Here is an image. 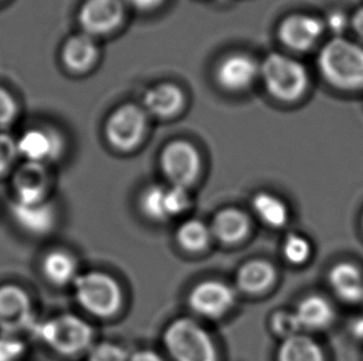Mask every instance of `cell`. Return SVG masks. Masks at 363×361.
Here are the masks:
<instances>
[{
	"label": "cell",
	"instance_id": "9c48e42d",
	"mask_svg": "<svg viewBox=\"0 0 363 361\" xmlns=\"http://www.w3.org/2000/svg\"><path fill=\"white\" fill-rule=\"evenodd\" d=\"M50 190L51 175L45 164L23 160L10 175L11 200L16 203L36 205L49 200Z\"/></svg>",
	"mask_w": 363,
	"mask_h": 361
},
{
	"label": "cell",
	"instance_id": "d6a6232c",
	"mask_svg": "<svg viewBox=\"0 0 363 361\" xmlns=\"http://www.w3.org/2000/svg\"><path fill=\"white\" fill-rule=\"evenodd\" d=\"M347 18L344 13H340V11H333L328 15V19H326V25L333 33L335 34H341L346 26H347Z\"/></svg>",
	"mask_w": 363,
	"mask_h": 361
},
{
	"label": "cell",
	"instance_id": "4dcf8cb0",
	"mask_svg": "<svg viewBox=\"0 0 363 361\" xmlns=\"http://www.w3.org/2000/svg\"><path fill=\"white\" fill-rule=\"evenodd\" d=\"M26 344L19 336L0 334V361H21Z\"/></svg>",
	"mask_w": 363,
	"mask_h": 361
},
{
	"label": "cell",
	"instance_id": "4316f807",
	"mask_svg": "<svg viewBox=\"0 0 363 361\" xmlns=\"http://www.w3.org/2000/svg\"><path fill=\"white\" fill-rule=\"evenodd\" d=\"M311 255L313 246L304 235L293 233L285 238L283 243V256L289 264L294 266L306 264Z\"/></svg>",
	"mask_w": 363,
	"mask_h": 361
},
{
	"label": "cell",
	"instance_id": "52a82bcc",
	"mask_svg": "<svg viewBox=\"0 0 363 361\" xmlns=\"http://www.w3.org/2000/svg\"><path fill=\"white\" fill-rule=\"evenodd\" d=\"M160 167L170 185L187 190L200 176L201 156L191 142L175 140L162 149Z\"/></svg>",
	"mask_w": 363,
	"mask_h": 361
},
{
	"label": "cell",
	"instance_id": "8992f818",
	"mask_svg": "<svg viewBox=\"0 0 363 361\" xmlns=\"http://www.w3.org/2000/svg\"><path fill=\"white\" fill-rule=\"evenodd\" d=\"M35 327L34 304L29 292L18 283H0V334L20 337Z\"/></svg>",
	"mask_w": 363,
	"mask_h": 361
},
{
	"label": "cell",
	"instance_id": "8d00e7d4",
	"mask_svg": "<svg viewBox=\"0 0 363 361\" xmlns=\"http://www.w3.org/2000/svg\"><path fill=\"white\" fill-rule=\"evenodd\" d=\"M354 333L357 337L363 338V317L354 321Z\"/></svg>",
	"mask_w": 363,
	"mask_h": 361
},
{
	"label": "cell",
	"instance_id": "d6986e66",
	"mask_svg": "<svg viewBox=\"0 0 363 361\" xmlns=\"http://www.w3.org/2000/svg\"><path fill=\"white\" fill-rule=\"evenodd\" d=\"M210 230L212 238L222 244H240L250 235V220L243 210L225 208L213 217Z\"/></svg>",
	"mask_w": 363,
	"mask_h": 361
},
{
	"label": "cell",
	"instance_id": "6da1fadb",
	"mask_svg": "<svg viewBox=\"0 0 363 361\" xmlns=\"http://www.w3.org/2000/svg\"><path fill=\"white\" fill-rule=\"evenodd\" d=\"M319 67L325 79L336 87L359 88L363 86V47L335 38L321 50Z\"/></svg>",
	"mask_w": 363,
	"mask_h": 361
},
{
	"label": "cell",
	"instance_id": "1f68e13d",
	"mask_svg": "<svg viewBox=\"0 0 363 361\" xmlns=\"http://www.w3.org/2000/svg\"><path fill=\"white\" fill-rule=\"evenodd\" d=\"M19 114V105L14 96L0 86V130L10 127Z\"/></svg>",
	"mask_w": 363,
	"mask_h": 361
},
{
	"label": "cell",
	"instance_id": "7402d4cb",
	"mask_svg": "<svg viewBox=\"0 0 363 361\" xmlns=\"http://www.w3.org/2000/svg\"><path fill=\"white\" fill-rule=\"evenodd\" d=\"M184 103L182 88L169 82L154 86L144 96V107L155 117H172L182 110Z\"/></svg>",
	"mask_w": 363,
	"mask_h": 361
},
{
	"label": "cell",
	"instance_id": "3957f363",
	"mask_svg": "<svg viewBox=\"0 0 363 361\" xmlns=\"http://www.w3.org/2000/svg\"><path fill=\"white\" fill-rule=\"evenodd\" d=\"M40 340L52 352L72 357L91 349L94 329L84 319L62 313L38 324L34 329Z\"/></svg>",
	"mask_w": 363,
	"mask_h": 361
},
{
	"label": "cell",
	"instance_id": "484cf974",
	"mask_svg": "<svg viewBox=\"0 0 363 361\" xmlns=\"http://www.w3.org/2000/svg\"><path fill=\"white\" fill-rule=\"evenodd\" d=\"M211 238L210 225L202 220H186L177 230V244L187 253H201L208 246Z\"/></svg>",
	"mask_w": 363,
	"mask_h": 361
},
{
	"label": "cell",
	"instance_id": "cb8c5ba5",
	"mask_svg": "<svg viewBox=\"0 0 363 361\" xmlns=\"http://www.w3.org/2000/svg\"><path fill=\"white\" fill-rule=\"evenodd\" d=\"M252 210L262 223L273 229H280L289 222L288 205L278 195L270 192H258L253 195Z\"/></svg>",
	"mask_w": 363,
	"mask_h": 361
},
{
	"label": "cell",
	"instance_id": "d590c367",
	"mask_svg": "<svg viewBox=\"0 0 363 361\" xmlns=\"http://www.w3.org/2000/svg\"><path fill=\"white\" fill-rule=\"evenodd\" d=\"M352 26L356 33L363 39V8L357 10L352 18Z\"/></svg>",
	"mask_w": 363,
	"mask_h": 361
},
{
	"label": "cell",
	"instance_id": "30bf717a",
	"mask_svg": "<svg viewBox=\"0 0 363 361\" xmlns=\"http://www.w3.org/2000/svg\"><path fill=\"white\" fill-rule=\"evenodd\" d=\"M187 302L197 316L217 319L233 308L236 303V291L223 281L206 280L192 287Z\"/></svg>",
	"mask_w": 363,
	"mask_h": 361
},
{
	"label": "cell",
	"instance_id": "f546056e",
	"mask_svg": "<svg viewBox=\"0 0 363 361\" xmlns=\"http://www.w3.org/2000/svg\"><path fill=\"white\" fill-rule=\"evenodd\" d=\"M89 361H129V355L118 344L102 342L91 347Z\"/></svg>",
	"mask_w": 363,
	"mask_h": 361
},
{
	"label": "cell",
	"instance_id": "e0dca14e",
	"mask_svg": "<svg viewBox=\"0 0 363 361\" xmlns=\"http://www.w3.org/2000/svg\"><path fill=\"white\" fill-rule=\"evenodd\" d=\"M324 25L314 16L295 14L288 16L279 28V38L288 47L304 51L319 40Z\"/></svg>",
	"mask_w": 363,
	"mask_h": 361
},
{
	"label": "cell",
	"instance_id": "5bb4252c",
	"mask_svg": "<svg viewBox=\"0 0 363 361\" xmlns=\"http://www.w3.org/2000/svg\"><path fill=\"white\" fill-rule=\"evenodd\" d=\"M124 18L122 0H86L79 10V23L86 34L106 35L117 29Z\"/></svg>",
	"mask_w": 363,
	"mask_h": 361
},
{
	"label": "cell",
	"instance_id": "9a60e30c",
	"mask_svg": "<svg viewBox=\"0 0 363 361\" xmlns=\"http://www.w3.org/2000/svg\"><path fill=\"white\" fill-rule=\"evenodd\" d=\"M259 72V66L250 55L233 54L218 64L216 79L222 88L240 92L252 86Z\"/></svg>",
	"mask_w": 363,
	"mask_h": 361
},
{
	"label": "cell",
	"instance_id": "5b68a950",
	"mask_svg": "<svg viewBox=\"0 0 363 361\" xmlns=\"http://www.w3.org/2000/svg\"><path fill=\"white\" fill-rule=\"evenodd\" d=\"M260 74L268 92L283 102L296 101L309 84L304 66L285 55H269L260 66Z\"/></svg>",
	"mask_w": 363,
	"mask_h": 361
},
{
	"label": "cell",
	"instance_id": "4fadbf2b",
	"mask_svg": "<svg viewBox=\"0 0 363 361\" xmlns=\"http://www.w3.org/2000/svg\"><path fill=\"white\" fill-rule=\"evenodd\" d=\"M9 215L23 233L38 238L49 235L57 223V210L50 200L36 205H21L10 200Z\"/></svg>",
	"mask_w": 363,
	"mask_h": 361
},
{
	"label": "cell",
	"instance_id": "83f0119b",
	"mask_svg": "<svg viewBox=\"0 0 363 361\" xmlns=\"http://www.w3.org/2000/svg\"><path fill=\"white\" fill-rule=\"evenodd\" d=\"M19 159L18 140L9 132L0 130V178L11 175Z\"/></svg>",
	"mask_w": 363,
	"mask_h": 361
},
{
	"label": "cell",
	"instance_id": "836d02e7",
	"mask_svg": "<svg viewBox=\"0 0 363 361\" xmlns=\"http://www.w3.org/2000/svg\"><path fill=\"white\" fill-rule=\"evenodd\" d=\"M129 361H165L159 354L152 350H138L132 357H129Z\"/></svg>",
	"mask_w": 363,
	"mask_h": 361
},
{
	"label": "cell",
	"instance_id": "7c38bea8",
	"mask_svg": "<svg viewBox=\"0 0 363 361\" xmlns=\"http://www.w3.org/2000/svg\"><path fill=\"white\" fill-rule=\"evenodd\" d=\"M16 140L20 157L25 161L49 165L57 160L64 150V142L59 132L48 127H30Z\"/></svg>",
	"mask_w": 363,
	"mask_h": 361
},
{
	"label": "cell",
	"instance_id": "ba28073f",
	"mask_svg": "<svg viewBox=\"0 0 363 361\" xmlns=\"http://www.w3.org/2000/svg\"><path fill=\"white\" fill-rule=\"evenodd\" d=\"M147 124V115L142 108L124 104L116 109L106 122V137L119 151H132L142 142Z\"/></svg>",
	"mask_w": 363,
	"mask_h": 361
},
{
	"label": "cell",
	"instance_id": "277c9868",
	"mask_svg": "<svg viewBox=\"0 0 363 361\" xmlns=\"http://www.w3.org/2000/svg\"><path fill=\"white\" fill-rule=\"evenodd\" d=\"M72 286L77 303L94 317H112L122 307V288L118 281L108 273H79Z\"/></svg>",
	"mask_w": 363,
	"mask_h": 361
},
{
	"label": "cell",
	"instance_id": "ffe728a7",
	"mask_svg": "<svg viewBox=\"0 0 363 361\" xmlns=\"http://www.w3.org/2000/svg\"><path fill=\"white\" fill-rule=\"evenodd\" d=\"M274 265L267 260H250L242 265L236 273L237 288L245 294H260L277 281Z\"/></svg>",
	"mask_w": 363,
	"mask_h": 361
},
{
	"label": "cell",
	"instance_id": "7a4b0ae2",
	"mask_svg": "<svg viewBox=\"0 0 363 361\" xmlns=\"http://www.w3.org/2000/svg\"><path fill=\"white\" fill-rule=\"evenodd\" d=\"M164 347L174 361H218L216 345L199 323L177 318L162 334Z\"/></svg>",
	"mask_w": 363,
	"mask_h": 361
},
{
	"label": "cell",
	"instance_id": "ac0fdd59",
	"mask_svg": "<svg viewBox=\"0 0 363 361\" xmlns=\"http://www.w3.org/2000/svg\"><path fill=\"white\" fill-rule=\"evenodd\" d=\"M301 331L318 332L333 326L336 318L334 304L321 294H309L300 301L294 311Z\"/></svg>",
	"mask_w": 363,
	"mask_h": 361
},
{
	"label": "cell",
	"instance_id": "44dd1931",
	"mask_svg": "<svg viewBox=\"0 0 363 361\" xmlns=\"http://www.w3.org/2000/svg\"><path fill=\"white\" fill-rule=\"evenodd\" d=\"M41 273L55 286L72 285L79 276V265L72 254L61 249L50 250L40 263Z\"/></svg>",
	"mask_w": 363,
	"mask_h": 361
},
{
	"label": "cell",
	"instance_id": "d4e9b609",
	"mask_svg": "<svg viewBox=\"0 0 363 361\" xmlns=\"http://www.w3.org/2000/svg\"><path fill=\"white\" fill-rule=\"evenodd\" d=\"M277 361H326V357L319 343L299 333L281 342Z\"/></svg>",
	"mask_w": 363,
	"mask_h": 361
},
{
	"label": "cell",
	"instance_id": "2e32d148",
	"mask_svg": "<svg viewBox=\"0 0 363 361\" xmlns=\"http://www.w3.org/2000/svg\"><path fill=\"white\" fill-rule=\"evenodd\" d=\"M331 291L341 302L357 304L363 301V271L352 261H339L328 275Z\"/></svg>",
	"mask_w": 363,
	"mask_h": 361
},
{
	"label": "cell",
	"instance_id": "8fae6325",
	"mask_svg": "<svg viewBox=\"0 0 363 361\" xmlns=\"http://www.w3.org/2000/svg\"><path fill=\"white\" fill-rule=\"evenodd\" d=\"M139 205L143 214L154 222H167L182 214L190 207L186 188L177 185H149L143 190Z\"/></svg>",
	"mask_w": 363,
	"mask_h": 361
},
{
	"label": "cell",
	"instance_id": "74e56055",
	"mask_svg": "<svg viewBox=\"0 0 363 361\" xmlns=\"http://www.w3.org/2000/svg\"><path fill=\"white\" fill-rule=\"evenodd\" d=\"M361 228H362V231H363V212H362V215H361Z\"/></svg>",
	"mask_w": 363,
	"mask_h": 361
},
{
	"label": "cell",
	"instance_id": "603a6c76",
	"mask_svg": "<svg viewBox=\"0 0 363 361\" xmlns=\"http://www.w3.org/2000/svg\"><path fill=\"white\" fill-rule=\"evenodd\" d=\"M97 56V45L89 34L74 35L69 38L61 52L65 66L76 74L89 71L96 62Z\"/></svg>",
	"mask_w": 363,
	"mask_h": 361
},
{
	"label": "cell",
	"instance_id": "e575fe53",
	"mask_svg": "<svg viewBox=\"0 0 363 361\" xmlns=\"http://www.w3.org/2000/svg\"><path fill=\"white\" fill-rule=\"evenodd\" d=\"M133 6H135L138 9L150 10L157 8L162 4V0H128Z\"/></svg>",
	"mask_w": 363,
	"mask_h": 361
},
{
	"label": "cell",
	"instance_id": "f1b7e54d",
	"mask_svg": "<svg viewBox=\"0 0 363 361\" xmlns=\"http://www.w3.org/2000/svg\"><path fill=\"white\" fill-rule=\"evenodd\" d=\"M273 332L284 339L303 332L294 311H278L273 314L270 322Z\"/></svg>",
	"mask_w": 363,
	"mask_h": 361
}]
</instances>
